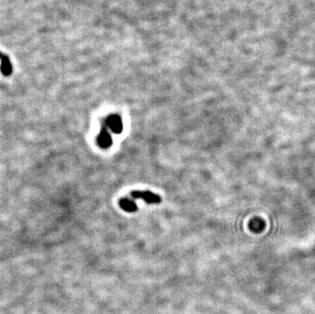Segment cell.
Masks as SVG:
<instances>
[{
	"label": "cell",
	"instance_id": "6da1fadb",
	"mask_svg": "<svg viewBox=\"0 0 315 314\" xmlns=\"http://www.w3.org/2000/svg\"><path fill=\"white\" fill-rule=\"evenodd\" d=\"M131 196L134 199H142L148 204H158L161 202V198L158 195L149 191H134Z\"/></svg>",
	"mask_w": 315,
	"mask_h": 314
},
{
	"label": "cell",
	"instance_id": "7a4b0ae2",
	"mask_svg": "<svg viewBox=\"0 0 315 314\" xmlns=\"http://www.w3.org/2000/svg\"><path fill=\"white\" fill-rule=\"evenodd\" d=\"M97 143L100 146L101 148L103 149H107L109 148L110 146L112 145V139H111V136L107 131V127L106 124L103 122L102 124V130L98 136L97 138Z\"/></svg>",
	"mask_w": 315,
	"mask_h": 314
},
{
	"label": "cell",
	"instance_id": "3957f363",
	"mask_svg": "<svg viewBox=\"0 0 315 314\" xmlns=\"http://www.w3.org/2000/svg\"><path fill=\"white\" fill-rule=\"evenodd\" d=\"M106 127L109 128L114 134H120L122 131V121L119 116H109L104 122Z\"/></svg>",
	"mask_w": 315,
	"mask_h": 314
},
{
	"label": "cell",
	"instance_id": "277c9868",
	"mask_svg": "<svg viewBox=\"0 0 315 314\" xmlns=\"http://www.w3.org/2000/svg\"><path fill=\"white\" fill-rule=\"evenodd\" d=\"M120 206L122 207V209H123L124 211H128V212H135V211H137V205H136V203L131 200V199H128V198H122L120 200Z\"/></svg>",
	"mask_w": 315,
	"mask_h": 314
}]
</instances>
